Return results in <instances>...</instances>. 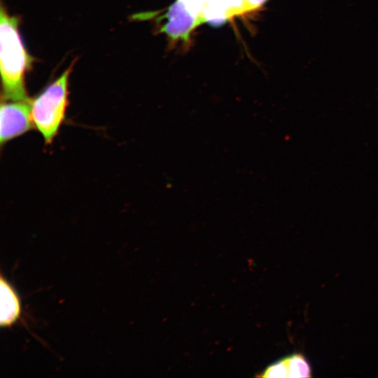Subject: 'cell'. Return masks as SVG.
I'll use <instances>...</instances> for the list:
<instances>
[{"label":"cell","instance_id":"6","mask_svg":"<svg viewBox=\"0 0 378 378\" xmlns=\"http://www.w3.org/2000/svg\"><path fill=\"white\" fill-rule=\"evenodd\" d=\"M0 293V324L2 328H10L20 318L22 307L18 293L2 274Z\"/></svg>","mask_w":378,"mask_h":378},{"label":"cell","instance_id":"3","mask_svg":"<svg viewBox=\"0 0 378 378\" xmlns=\"http://www.w3.org/2000/svg\"><path fill=\"white\" fill-rule=\"evenodd\" d=\"M31 100L5 101L0 108L1 144L31 130L34 126L31 117Z\"/></svg>","mask_w":378,"mask_h":378},{"label":"cell","instance_id":"2","mask_svg":"<svg viewBox=\"0 0 378 378\" xmlns=\"http://www.w3.org/2000/svg\"><path fill=\"white\" fill-rule=\"evenodd\" d=\"M71 65L55 80L31 100V117L34 127L46 144L52 142L63 123L68 106V84Z\"/></svg>","mask_w":378,"mask_h":378},{"label":"cell","instance_id":"4","mask_svg":"<svg viewBox=\"0 0 378 378\" xmlns=\"http://www.w3.org/2000/svg\"><path fill=\"white\" fill-rule=\"evenodd\" d=\"M166 22L161 31L172 39L188 38L192 30L202 20L189 10L181 0H176L165 15Z\"/></svg>","mask_w":378,"mask_h":378},{"label":"cell","instance_id":"9","mask_svg":"<svg viewBox=\"0 0 378 378\" xmlns=\"http://www.w3.org/2000/svg\"><path fill=\"white\" fill-rule=\"evenodd\" d=\"M267 0H242L244 12L253 10L262 6Z\"/></svg>","mask_w":378,"mask_h":378},{"label":"cell","instance_id":"1","mask_svg":"<svg viewBox=\"0 0 378 378\" xmlns=\"http://www.w3.org/2000/svg\"><path fill=\"white\" fill-rule=\"evenodd\" d=\"M19 20L1 6L0 12V66L4 101L28 99L25 72L32 57L27 53L18 31Z\"/></svg>","mask_w":378,"mask_h":378},{"label":"cell","instance_id":"8","mask_svg":"<svg viewBox=\"0 0 378 378\" xmlns=\"http://www.w3.org/2000/svg\"><path fill=\"white\" fill-rule=\"evenodd\" d=\"M258 377H288V370L285 358L280 359L267 366L260 374H256Z\"/></svg>","mask_w":378,"mask_h":378},{"label":"cell","instance_id":"5","mask_svg":"<svg viewBox=\"0 0 378 378\" xmlns=\"http://www.w3.org/2000/svg\"><path fill=\"white\" fill-rule=\"evenodd\" d=\"M242 0H204L202 19L213 26H220L230 18L244 13Z\"/></svg>","mask_w":378,"mask_h":378},{"label":"cell","instance_id":"7","mask_svg":"<svg viewBox=\"0 0 378 378\" xmlns=\"http://www.w3.org/2000/svg\"><path fill=\"white\" fill-rule=\"evenodd\" d=\"M288 377H311L312 368L308 360L302 354L295 353L284 357Z\"/></svg>","mask_w":378,"mask_h":378}]
</instances>
